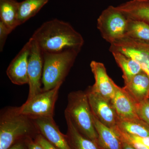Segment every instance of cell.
I'll list each match as a JSON object with an SVG mask.
<instances>
[{
	"instance_id": "1",
	"label": "cell",
	"mask_w": 149,
	"mask_h": 149,
	"mask_svg": "<svg viewBox=\"0 0 149 149\" xmlns=\"http://www.w3.org/2000/svg\"><path fill=\"white\" fill-rule=\"evenodd\" d=\"M31 38L43 53H57L71 50L80 52L84 43L82 35L71 24L57 19L43 23Z\"/></svg>"
},
{
	"instance_id": "2",
	"label": "cell",
	"mask_w": 149,
	"mask_h": 149,
	"mask_svg": "<svg viewBox=\"0 0 149 149\" xmlns=\"http://www.w3.org/2000/svg\"><path fill=\"white\" fill-rule=\"evenodd\" d=\"M40 133L33 119L21 113L19 107H7L1 110L0 149H8L28 138L35 139Z\"/></svg>"
},
{
	"instance_id": "3",
	"label": "cell",
	"mask_w": 149,
	"mask_h": 149,
	"mask_svg": "<svg viewBox=\"0 0 149 149\" xmlns=\"http://www.w3.org/2000/svg\"><path fill=\"white\" fill-rule=\"evenodd\" d=\"M67 101L64 114L69 116L80 133L97 144V133L86 91L70 92Z\"/></svg>"
},
{
	"instance_id": "4",
	"label": "cell",
	"mask_w": 149,
	"mask_h": 149,
	"mask_svg": "<svg viewBox=\"0 0 149 149\" xmlns=\"http://www.w3.org/2000/svg\"><path fill=\"white\" fill-rule=\"evenodd\" d=\"M80 52L68 50L57 53H43L42 92L63 84Z\"/></svg>"
},
{
	"instance_id": "5",
	"label": "cell",
	"mask_w": 149,
	"mask_h": 149,
	"mask_svg": "<svg viewBox=\"0 0 149 149\" xmlns=\"http://www.w3.org/2000/svg\"><path fill=\"white\" fill-rule=\"evenodd\" d=\"M128 18L116 7L110 6L102 12L97 20V27L102 37L111 44L125 37Z\"/></svg>"
},
{
	"instance_id": "6",
	"label": "cell",
	"mask_w": 149,
	"mask_h": 149,
	"mask_svg": "<svg viewBox=\"0 0 149 149\" xmlns=\"http://www.w3.org/2000/svg\"><path fill=\"white\" fill-rule=\"evenodd\" d=\"M62 84L27 100L21 106L19 107V112L32 118L54 117L55 106Z\"/></svg>"
},
{
	"instance_id": "7",
	"label": "cell",
	"mask_w": 149,
	"mask_h": 149,
	"mask_svg": "<svg viewBox=\"0 0 149 149\" xmlns=\"http://www.w3.org/2000/svg\"><path fill=\"white\" fill-rule=\"evenodd\" d=\"M109 50L123 54L136 61L149 77V44L125 37L110 44Z\"/></svg>"
},
{
	"instance_id": "8",
	"label": "cell",
	"mask_w": 149,
	"mask_h": 149,
	"mask_svg": "<svg viewBox=\"0 0 149 149\" xmlns=\"http://www.w3.org/2000/svg\"><path fill=\"white\" fill-rule=\"evenodd\" d=\"M31 46L28 59V84L29 90L27 100L42 92L43 52L37 43L30 38Z\"/></svg>"
},
{
	"instance_id": "9",
	"label": "cell",
	"mask_w": 149,
	"mask_h": 149,
	"mask_svg": "<svg viewBox=\"0 0 149 149\" xmlns=\"http://www.w3.org/2000/svg\"><path fill=\"white\" fill-rule=\"evenodd\" d=\"M85 91L93 115L107 127L115 128L118 118L111 101L92 91L90 87Z\"/></svg>"
},
{
	"instance_id": "10",
	"label": "cell",
	"mask_w": 149,
	"mask_h": 149,
	"mask_svg": "<svg viewBox=\"0 0 149 149\" xmlns=\"http://www.w3.org/2000/svg\"><path fill=\"white\" fill-rule=\"evenodd\" d=\"M31 46V41L29 39L8 67L7 75L15 85L28 84L27 69Z\"/></svg>"
},
{
	"instance_id": "11",
	"label": "cell",
	"mask_w": 149,
	"mask_h": 149,
	"mask_svg": "<svg viewBox=\"0 0 149 149\" xmlns=\"http://www.w3.org/2000/svg\"><path fill=\"white\" fill-rule=\"evenodd\" d=\"M32 119L35 121L40 134L57 148L72 149L68 143L66 135L61 132L53 117H39Z\"/></svg>"
},
{
	"instance_id": "12",
	"label": "cell",
	"mask_w": 149,
	"mask_h": 149,
	"mask_svg": "<svg viewBox=\"0 0 149 149\" xmlns=\"http://www.w3.org/2000/svg\"><path fill=\"white\" fill-rule=\"evenodd\" d=\"M90 67L95 80L94 85L90 86L91 90L111 101L114 96L116 84L109 76L104 65L93 61Z\"/></svg>"
},
{
	"instance_id": "13",
	"label": "cell",
	"mask_w": 149,
	"mask_h": 149,
	"mask_svg": "<svg viewBox=\"0 0 149 149\" xmlns=\"http://www.w3.org/2000/svg\"><path fill=\"white\" fill-rule=\"evenodd\" d=\"M111 102L119 119L140 118L136 111V104L124 89L116 84Z\"/></svg>"
},
{
	"instance_id": "14",
	"label": "cell",
	"mask_w": 149,
	"mask_h": 149,
	"mask_svg": "<svg viewBox=\"0 0 149 149\" xmlns=\"http://www.w3.org/2000/svg\"><path fill=\"white\" fill-rule=\"evenodd\" d=\"M136 104L149 98V77L142 71L123 88Z\"/></svg>"
},
{
	"instance_id": "15",
	"label": "cell",
	"mask_w": 149,
	"mask_h": 149,
	"mask_svg": "<svg viewBox=\"0 0 149 149\" xmlns=\"http://www.w3.org/2000/svg\"><path fill=\"white\" fill-rule=\"evenodd\" d=\"M93 116L99 146L102 149H123L121 141L115 131L102 123L93 114Z\"/></svg>"
},
{
	"instance_id": "16",
	"label": "cell",
	"mask_w": 149,
	"mask_h": 149,
	"mask_svg": "<svg viewBox=\"0 0 149 149\" xmlns=\"http://www.w3.org/2000/svg\"><path fill=\"white\" fill-rule=\"evenodd\" d=\"M116 7L128 18L149 24V0H130Z\"/></svg>"
},
{
	"instance_id": "17",
	"label": "cell",
	"mask_w": 149,
	"mask_h": 149,
	"mask_svg": "<svg viewBox=\"0 0 149 149\" xmlns=\"http://www.w3.org/2000/svg\"><path fill=\"white\" fill-rule=\"evenodd\" d=\"M64 115L67 127L65 135L72 149H102L96 143L80 133L69 116Z\"/></svg>"
},
{
	"instance_id": "18",
	"label": "cell",
	"mask_w": 149,
	"mask_h": 149,
	"mask_svg": "<svg viewBox=\"0 0 149 149\" xmlns=\"http://www.w3.org/2000/svg\"><path fill=\"white\" fill-rule=\"evenodd\" d=\"M18 6L19 2L16 0H0V21L12 32L19 26Z\"/></svg>"
},
{
	"instance_id": "19",
	"label": "cell",
	"mask_w": 149,
	"mask_h": 149,
	"mask_svg": "<svg viewBox=\"0 0 149 149\" xmlns=\"http://www.w3.org/2000/svg\"><path fill=\"white\" fill-rule=\"evenodd\" d=\"M111 54L122 70L124 84L128 83L134 76L143 71L140 64L133 58L119 52Z\"/></svg>"
},
{
	"instance_id": "20",
	"label": "cell",
	"mask_w": 149,
	"mask_h": 149,
	"mask_svg": "<svg viewBox=\"0 0 149 149\" xmlns=\"http://www.w3.org/2000/svg\"><path fill=\"white\" fill-rule=\"evenodd\" d=\"M49 0H24L19 2V25L23 24L35 16Z\"/></svg>"
},
{
	"instance_id": "21",
	"label": "cell",
	"mask_w": 149,
	"mask_h": 149,
	"mask_svg": "<svg viewBox=\"0 0 149 149\" xmlns=\"http://www.w3.org/2000/svg\"><path fill=\"white\" fill-rule=\"evenodd\" d=\"M119 130L130 135L140 137L149 136V126L140 118H118L117 126Z\"/></svg>"
},
{
	"instance_id": "22",
	"label": "cell",
	"mask_w": 149,
	"mask_h": 149,
	"mask_svg": "<svg viewBox=\"0 0 149 149\" xmlns=\"http://www.w3.org/2000/svg\"><path fill=\"white\" fill-rule=\"evenodd\" d=\"M125 37L140 42L149 44V24L141 20L128 18Z\"/></svg>"
},
{
	"instance_id": "23",
	"label": "cell",
	"mask_w": 149,
	"mask_h": 149,
	"mask_svg": "<svg viewBox=\"0 0 149 149\" xmlns=\"http://www.w3.org/2000/svg\"><path fill=\"white\" fill-rule=\"evenodd\" d=\"M136 107L139 118L149 126V98L136 104Z\"/></svg>"
},
{
	"instance_id": "24",
	"label": "cell",
	"mask_w": 149,
	"mask_h": 149,
	"mask_svg": "<svg viewBox=\"0 0 149 149\" xmlns=\"http://www.w3.org/2000/svg\"><path fill=\"white\" fill-rule=\"evenodd\" d=\"M113 129L119 137L125 140L135 149H149V147L131 139L127 133L121 131L117 127Z\"/></svg>"
},
{
	"instance_id": "25",
	"label": "cell",
	"mask_w": 149,
	"mask_h": 149,
	"mask_svg": "<svg viewBox=\"0 0 149 149\" xmlns=\"http://www.w3.org/2000/svg\"><path fill=\"white\" fill-rule=\"evenodd\" d=\"M12 31L8 29L6 25L2 22L0 21V51L2 52L6 40H7L9 34H10Z\"/></svg>"
},
{
	"instance_id": "26",
	"label": "cell",
	"mask_w": 149,
	"mask_h": 149,
	"mask_svg": "<svg viewBox=\"0 0 149 149\" xmlns=\"http://www.w3.org/2000/svg\"><path fill=\"white\" fill-rule=\"evenodd\" d=\"M34 140L40 144L44 149H58L40 133L36 136Z\"/></svg>"
},
{
	"instance_id": "27",
	"label": "cell",
	"mask_w": 149,
	"mask_h": 149,
	"mask_svg": "<svg viewBox=\"0 0 149 149\" xmlns=\"http://www.w3.org/2000/svg\"><path fill=\"white\" fill-rule=\"evenodd\" d=\"M27 149H44L34 139L28 138L25 141Z\"/></svg>"
},
{
	"instance_id": "28",
	"label": "cell",
	"mask_w": 149,
	"mask_h": 149,
	"mask_svg": "<svg viewBox=\"0 0 149 149\" xmlns=\"http://www.w3.org/2000/svg\"><path fill=\"white\" fill-rule=\"evenodd\" d=\"M129 136H130L131 139H133L135 141H138L142 143L144 145H146L147 146L149 147V136L147 137H140V136H133V135H130V134L127 133Z\"/></svg>"
},
{
	"instance_id": "29",
	"label": "cell",
	"mask_w": 149,
	"mask_h": 149,
	"mask_svg": "<svg viewBox=\"0 0 149 149\" xmlns=\"http://www.w3.org/2000/svg\"><path fill=\"white\" fill-rule=\"evenodd\" d=\"M25 141H19L13 145L8 149H27Z\"/></svg>"
},
{
	"instance_id": "30",
	"label": "cell",
	"mask_w": 149,
	"mask_h": 149,
	"mask_svg": "<svg viewBox=\"0 0 149 149\" xmlns=\"http://www.w3.org/2000/svg\"><path fill=\"white\" fill-rule=\"evenodd\" d=\"M119 137L120 139V141H121V143H122L123 149H135L131 145L127 143L126 141H125V140H123V139L120 138L119 136Z\"/></svg>"
}]
</instances>
